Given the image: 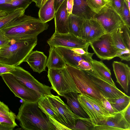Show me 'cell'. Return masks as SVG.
<instances>
[{"mask_svg": "<svg viewBox=\"0 0 130 130\" xmlns=\"http://www.w3.org/2000/svg\"><path fill=\"white\" fill-rule=\"evenodd\" d=\"M49 25L39 18L24 14L13 19L2 29L11 41L17 42L37 38Z\"/></svg>", "mask_w": 130, "mask_h": 130, "instance_id": "obj_1", "label": "cell"}, {"mask_svg": "<svg viewBox=\"0 0 130 130\" xmlns=\"http://www.w3.org/2000/svg\"><path fill=\"white\" fill-rule=\"evenodd\" d=\"M17 119L24 130H56L39 107L38 102H23L19 108Z\"/></svg>", "mask_w": 130, "mask_h": 130, "instance_id": "obj_2", "label": "cell"}, {"mask_svg": "<svg viewBox=\"0 0 130 130\" xmlns=\"http://www.w3.org/2000/svg\"><path fill=\"white\" fill-rule=\"evenodd\" d=\"M37 38L8 43L0 50V62L14 66L25 61L37 44Z\"/></svg>", "mask_w": 130, "mask_h": 130, "instance_id": "obj_3", "label": "cell"}, {"mask_svg": "<svg viewBox=\"0 0 130 130\" xmlns=\"http://www.w3.org/2000/svg\"><path fill=\"white\" fill-rule=\"evenodd\" d=\"M47 77L52 89L59 95L63 96L71 92L80 93L65 67L62 69H48Z\"/></svg>", "mask_w": 130, "mask_h": 130, "instance_id": "obj_4", "label": "cell"}, {"mask_svg": "<svg viewBox=\"0 0 130 130\" xmlns=\"http://www.w3.org/2000/svg\"><path fill=\"white\" fill-rule=\"evenodd\" d=\"M65 68L72 77L80 94H86L101 101L102 93L92 80L86 70L66 63Z\"/></svg>", "mask_w": 130, "mask_h": 130, "instance_id": "obj_5", "label": "cell"}, {"mask_svg": "<svg viewBox=\"0 0 130 130\" xmlns=\"http://www.w3.org/2000/svg\"><path fill=\"white\" fill-rule=\"evenodd\" d=\"M111 1L90 19L98 22L106 33H111L116 29L125 25L121 16L112 6Z\"/></svg>", "mask_w": 130, "mask_h": 130, "instance_id": "obj_6", "label": "cell"}, {"mask_svg": "<svg viewBox=\"0 0 130 130\" xmlns=\"http://www.w3.org/2000/svg\"><path fill=\"white\" fill-rule=\"evenodd\" d=\"M1 76L4 81L15 96L23 102H35L41 97L37 92L29 88L19 82L11 73Z\"/></svg>", "mask_w": 130, "mask_h": 130, "instance_id": "obj_7", "label": "cell"}, {"mask_svg": "<svg viewBox=\"0 0 130 130\" xmlns=\"http://www.w3.org/2000/svg\"><path fill=\"white\" fill-rule=\"evenodd\" d=\"M11 73L21 83L37 92L41 97L50 95L52 89L50 87L38 81L28 71L19 66Z\"/></svg>", "mask_w": 130, "mask_h": 130, "instance_id": "obj_8", "label": "cell"}, {"mask_svg": "<svg viewBox=\"0 0 130 130\" xmlns=\"http://www.w3.org/2000/svg\"><path fill=\"white\" fill-rule=\"evenodd\" d=\"M47 42L50 47L80 48L87 51L89 45V43L83 39L70 33L59 34L55 32Z\"/></svg>", "mask_w": 130, "mask_h": 130, "instance_id": "obj_9", "label": "cell"}, {"mask_svg": "<svg viewBox=\"0 0 130 130\" xmlns=\"http://www.w3.org/2000/svg\"><path fill=\"white\" fill-rule=\"evenodd\" d=\"M89 44L101 59L109 60L116 57L117 51L112 45L110 33H106Z\"/></svg>", "mask_w": 130, "mask_h": 130, "instance_id": "obj_10", "label": "cell"}, {"mask_svg": "<svg viewBox=\"0 0 130 130\" xmlns=\"http://www.w3.org/2000/svg\"><path fill=\"white\" fill-rule=\"evenodd\" d=\"M47 96L50 103L59 115L65 125L70 130H73L78 116L73 112L59 96L52 94Z\"/></svg>", "mask_w": 130, "mask_h": 130, "instance_id": "obj_11", "label": "cell"}, {"mask_svg": "<svg viewBox=\"0 0 130 130\" xmlns=\"http://www.w3.org/2000/svg\"><path fill=\"white\" fill-rule=\"evenodd\" d=\"M130 130V124L125 119L123 111L107 117L95 126L94 130Z\"/></svg>", "mask_w": 130, "mask_h": 130, "instance_id": "obj_12", "label": "cell"}, {"mask_svg": "<svg viewBox=\"0 0 130 130\" xmlns=\"http://www.w3.org/2000/svg\"><path fill=\"white\" fill-rule=\"evenodd\" d=\"M47 96L41 97L38 101L39 107L55 127L56 130H70L65 125L59 115L50 103Z\"/></svg>", "mask_w": 130, "mask_h": 130, "instance_id": "obj_13", "label": "cell"}, {"mask_svg": "<svg viewBox=\"0 0 130 130\" xmlns=\"http://www.w3.org/2000/svg\"><path fill=\"white\" fill-rule=\"evenodd\" d=\"M86 71L92 80L106 98H118L126 95L117 87L101 79L95 73L93 69Z\"/></svg>", "mask_w": 130, "mask_h": 130, "instance_id": "obj_14", "label": "cell"}, {"mask_svg": "<svg viewBox=\"0 0 130 130\" xmlns=\"http://www.w3.org/2000/svg\"><path fill=\"white\" fill-rule=\"evenodd\" d=\"M117 82L127 93L130 80V68L128 65L121 62L114 61L112 64Z\"/></svg>", "mask_w": 130, "mask_h": 130, "instance_id": "obj_15", "label": "cell"}, {"mask_svg": "<svg viewBox=\"0 0 130 130\" xmlns=\"http://www.w3.org/2000/svg\"><path fill=\"white\" fill-rule=\"evenodd\" d=\"M65 0L55 12L54 15L55 32L59 34L69 33L68 17L67 3Z\"/></svg>", "mask_w": 130, "mask_h": 130, "instance_id": "obj_16", "label": "cell"}, {"mask_svg": "<svg viewBox=\"0 0 130 130\" xmlns=\"http://www.w3.org/2000/svg\"><path fill=\"white\" fill-rule=\"evenodd\" d=\"M47 59V57L43 52L32 51L25 62L28 63L34 71L40 73L45 71Z\"/></svg>", "mask_w": 130, "mask_h": 130, "instance_id": "obj_17", "label": "cell"}, {"mask_svg": "<svg viewBox=\"0 0 130 130\" xmlns=\"http://www.w3.org/2000/svg\"><path fill=\"white\" fill-rule=\"evenodd\" d=\"M55 47L66 63L77 68L79 62L82 59L91 62L92 59V56L78 54L71 48L61 46Z\"/></svg>", "mask_w": 130, "mask_h": 130, "instance_id": "obj_18", "label": "cell"}, {"mask_svg": "<svg viewBox=\"0 0 130 130\" xmlns=\"http://www.w3.org/2000/svg\"><path fill=\"white\" fill-rule=\"evenodd\" d=\"M78 95V93L71 92L64 94L63 96L67 100V105L74 114L81 117L90 118L80 104Z\"/></svg>", "mask_w": 130, "mask_h": 130, "instance_id": "obj_19", "label": "cell"}, {"mask_svg": "<svg viewBox=\"0 0 130 130\" xmlns=\"http://www.w3.org/2000/svg\"><path fill=\"white\" fill-rule=\"evenodd\" d=\"M91 62L95 73L101 79L116 87L111 76L110 69L101 61L92 59Z\"/></svg>", "mask_w": 130, "mask_h": 130, "instance_id": "obj_20", "label": "cell"}, {"mask_svg": "<svg viewBox=\"0 0 130 130\" xmlns=\"http://www.w3.org/2000/svg\"><path fill=\"white\" fill-rule=\"evenodd\" d=\"M78 99L81 106L95 126L103 120L83 94H78Z\"/></svg>", "mask_w": 130, "mask_h": 130, "instance_id": "obj_21", "label": "cell"}, {"mask_svg": "<svg viewBox=\"0 0 130 130\" xmlns=\"http://www.w3.org/2000/svg\"><path fill=\"white\" fill-rule=\"evenodd\" d=\"M86 1L73 0L72 14L85 19H90L96 13L91 10L87 4Z\"/></svg>", "mask_w": 130, "mask_h": 130, "instance_id": "obj_22", "label": "cell"}, {"mask_svg": "<svg viewBox=\"0 0 130 130\" xmlns=\"http://www.w3.org/2000/svg\"><path fill=\"white\" fill-rule=\"evenodd\" d=\"M66 64L65 61L55 47H50L46 66L48 69H62L65 67Z\"/></svg>", "mask_w": 130, "mask_h": 130, "instance_id": "obj_23", "label": "cell"}, {"mask_svg": "<svg viewBox=\"0 0 130 130\" xmlns=\"http://www.w3.org/2000/svg\"><path fill=\"white\" fill-rule=\"evenodd\" d=\"M17 116L11 111L8 107L0 101V123L10 125L14 128L17 126L15 122Z\"/></svg>", "mask_w": 130, "mask_h": 130, "instance_id": "obj_24", "label": "cell"}, {"mask_svg": "<svg viewBox=\"0 0 130 130\" xmlns=\"http://www.w3.org/2000/svg\"><path fill=\"white\" fill-rule=\"evenodd\" d=\"M54 0H47L40 8L39 18L43 22L46 23L52 19L55 12L54 8Z\"/></svg>", "mask_w": 130, "mask_h": 130, "instance_id": "obj_25", "label": "cell"}, {"mask_svg": "<svg viewBox=\"0 0 130 130\" xmlns=\"http://www.w3.org/2000/svg\"><path fill=\"white\" fill-rule=\"evenodd\" d=\"M85 19L72 14L69 15L68 17L69 33L79 37Z\"/></svg>", "mask_w": 130, "mask_h": 130, "instance_id": "obj_26", "label": "cell"}, {"mask_svg": "<svg viewBox=\"0 0 130 130\" xmlns=\"http://www.w3.org/2000/svg\"><path fill=\"white\" fill-rule=\"evenodd\" d=\"M90 27L86 41L89 43L106 33L101 25L96 21L90 19Z\"/></svg>", "mask_w": 130, "mask_h": 130, "instance_id": "obj_27", "label": "cell"}, {"mask_svg": "<svg viewBox=\"0 0 130 130\" xmlns=\"http://www.w3.org/2000/svg\"><path fill=\"white\" fill-rule=\"evenodd\" d=\"M107 98L117 112L122 111L130 103V97L126 95L118 98Z\"/></svg>", "mask_w": 130, "mask_h": 130, "instance_id": "obj_28", "label": "cell"}, {"mask_svg": "<svg viewBox=\"0 0 130 130\" xmlns=\"http://www.w3.org/2000/svg\"><path fill=\"white\" fill-rule=\"evenodd\" d=\"M83 94L90 103L98 114L103 118V120L112 115L105 109L101 101L87 94Z\"/></svg>", "mask_w": 130, "mask_h": 130, "instance_id": "obj_29", "label": "cell"}, {"mask_svg": "<svg viewBox=\"0 0 130 130\" xmlns=\"http://www.w3.org/2000/svg\"><path fill=\"white\" fill-rule=\"evenodd\" d=\"M32 2V0H13L10 4L0 7L9 14L18 8L25 10Z\"/></svg>", "mask_w": 130, "mask_h": 130, "instance_id": "obj_30", "label": "cell"}, {"mask_svg": "<svg viewBox=\"0 0 130 130\" xmlns=\"http://www.w3.org/2000/svg\"><path fill=\"white\" fill-rule=\"evenodd\" d=\"M95 126L90 118H84L78 116L73 130H94Z\"/></svg>", "mask_w": 130, "mask_h": 130, "instance_id": "obj_31", "label": "cell"}, {"mask_svg": "<svg viewBox=\"0 0 130 130\" xmlns=\"http://www.w3.org/2000/svg\"><path fill=\"white\" fill-rule=\"evenodd\" d=\"M110 34L112 45L117 51L127 48L122 38L120 27L116 29Z\"/></svg>", "mask_w": 130, "mask_h": 130, "instance_id": "obj_32", "label": "cell"}, {"mask_svg": "<svg viewBox=\"0 0 130 130\" xmlns=\"http://www.w3.org/2000/svg\"><path fill=\"white\" fill-rule=\"evenodd\" d=\"M25 10L22 8H17L7 16L0 19V29H2L15 18L24 14Z\"/></svg>", "mask_w": 130, "mask_h": 130, "instance_id": "obj_33", "label": "cell"}, {"mask_svg": "<svg viewBox=\"0 0 130 130\" xmlns=\"http://www.w3.org/2000/svg\"><path fill=\"white\" fill-rule=\"evenodd\" d=\"M111 0H87L86 3L91 10L97 13Z\"/></svg>", "mask_w": 130, "mask_h": 130, "instance_id": "obj_34", "label": "cell"}, {"mask_svg": "<svg viewBox=\"0 0 130 130\" xmlns=\"http://www.w3.org/2000/svg\"><path fill=\"white\" fill-rule=\"evenodd\" d=\"M130 10H129L127 1L122 0V6L121 17L125 24L130 28Z\"/></svg>", "mask_w": 130, "mask_h": 130, "instance_id": "obj_35", "label": "cell"}, {"mask_svg": "<svg viewBox=\"0 0 130 130\" xmlns=\"http://www.w3.org/2000/svg\"><path fill=\"white\" fill-rule=\"evenodd\" d=\"M122 38L126 48L130 50V28L125 25L120 27Z\"/></svg>", "mask_w": 130, "mask_h": 130, "instance_id": "obj_36", "label": "cell"}, {"mask_svg": "<svg viewBox=\"0 0 130 130\" xmlns=\"http://www.w3.org/2000/svg\"><path fill=\"white\" fill-rule=\"evenodd\" d=\"M101 94V101L105 109L111 115L117 113L113 108L107 98L102 93Z\"/></svg>", "mask_w": 130, "mask_h": 130, "instance_id": "obj_37", "label": "cell"}, {"mask_svg": "<svg viewBox=\"0 0 130 130\" xmlns=\"http://www.w3.org/2000/svg\"><path fill=\"white\" fill-rule=\"evenodd\" d=\"M115 57H119L121 60L127 61L130 60V50L127 48L117 51Z\"/></svg>", "mask_w": 130, "mask_h": 130, "instance_id": "obj_38", "label": "cell"}, {"mask_svg": "<svg viewBox=\"0 0 130 130\" xmlns=\"http://www.w3.org/2000/svg\"><path fill=\"white\" fill-rule=\"evenodd\" d=\"M15 68L14 66L0 62V76L4 74L11 73L15 70Z\"/></svg>", "mask_w": 130, "mask_h": 130, "instance_id": "obj_39", "label": "cell"}, {"mask_svg": "<svg viewBox=\"0 0 130 130\" xmlns=\"http://www.w3.org/2000/svg\"><path fill=\"white\" fill-rule=\"evenodd\" d=\"M11 41L7 36L4 30L2 29H0V48L3 47Z\"/></svg>", "mask_w": 130, "mask_h": 130, "instance_id": "obj_40", "label": "cell"}, {"mask_svg": "<svg viewBox=\"0 0 130 130\" xmlns=\"http://www.w3.org/2000/svg\"><path fill=\"white\" fill-rule=\"evenodd\" d=\"M77 68L84 70H89L93 69L91 62L83 59L79 62Z\"/></svg>", "mask_w": 130, "mask_h": 130, "instance_id": "obj_41", "label": "cell"}, {"mask_svg": "<svg viewBox=\"0 0 130 130\" xmlns=\"http://www.w3.org/2000/svg\"><path fill=\"white\" fill-rule=\"evenodd\" d=\"M111 4L113 8L121 16L122 6V0H112Z\"/></svg>", "mask_w": 130, "mask_h": 130, "instance_id": "obj_42", "label": "cell"}, {"mask_svg": "<svg viewBox=\"0 0 130 130\" xmlns=\"http://www.w3.org/2000/svg\"><path fill=\"white\" fill-rule=\"evenodd\" d=\"M71 49L75 53L80 55L92 56L94 54L93 53H89L88 51H85L82 48H75Z\"/></svg>", "mask_w": 130, "mask_h": 130, "instance_id": "obj_43", "label": "cell"}, {"mask_svg": "<svg viewBox=\"0 0 130 130\" xmlns=\"http://www.w3.org/2000/svg\"><path fill=\"white\" fill-rule=\"evenodd\" d=\"M122 111L125 119L130 124V103Z\"/></svg>", "mask_w": 130, "mask_h": 130, "instance_id": "obj_44", "label": "cell"}, {"mask_svg": "<svg viewBox=\"0 0 130 130\" xmlns=\"http://www.w3.org/2000/svg\"><path fill=\"white\" fill-rule=\"evenodd\" d=\"M73 4V0H67V7L69 15L72 14Z\"/></svg>", "mask_w": 130, "mask_h": 130, "instance_id": "obj_45", "label": "cell"}, {"mask_svg": "<svg viewBox=\"0 0 130 130\" xmlns=\"http://www.w3.org/2000/svg\"><path fill=\"white\" fill-rule=\"evenodd\" d=\"M65 0H54V8L56 12Z\"/></svg>", "mask_w": 130, "mask_h": 130, "instance_id": "obj_46", "label": "cell"}, {"mask_svg": "<svg viewBox=\"0 0 130 130\" xmlns=\"http://www.w3.org/2000/svg\"><path fill=\"white\" fill-rule=\"evenodd\" d=\"M14 128L12 126L7 125L0 124V130H12Z\"/></svg>", "mask_w": 130, "mask_h": 130, "instance_id": "obj_47", "label": "cell"}, {"mask_svg": "<svg viewBox=\"0 0 130 130\" xmlns=\"http://www.w3.org/2000/svg\"><path fill=\"white\" fill-rule=\"evenodd\" d=\"M8 13L0 7V19L7 16Z\"/></svg>", "mask_w": 130, "mask_h": 130, "instance_id": "obj_48", "label": "cell"}, {"mask_svg": "<svg viewBox=\"0 0 130 130\" xmlns=\"http://www.w3.org/2000/svg\"><path fill=\"white\" fill-rule=\"evenodd\" d=\"M13 0H0L1 5H8L10 4Z\"/></svg>", "mask_w": 130, "mask_h": 130, "instance_id": "obj_49", "label": "cell"}, {"mask_svg": "<svg viewBox=\"0 0 130 130\" xmlns=\"http://www.w3.org/2000/svg\"><path fill=\"white\" fill-rule=\"evenodd\" d=\"M42 0H32L33 2H34L37 7L40 8L41 7V4Z\"/></svg>", "mask_w": 130, "mask_h": 130, "instance_id": "obj_50", "label": "cell"}, {"mask_svg": "<svg viewBox=\"0 0 130 130\" xmlns=\"http://www.w3.org/2000/svg\"><path fill=\"white\" fill-rule=\"evenodd\" d=\"M47 0H42L41 4V7L43 5Z\"/></svg>", "mask_w": 130, "mask_h": 130, "instance_id": "obj_51", "label": "cell"}, {"mask_svg": "<svg viewBox=\"0 0 130 130\" xmlns=\"http://www.w3.org/2000/svg\"><path fill=\"white\" fill-rule=\"evenodd\" d=\"M1 124V123H0V124Z\"/></svg>", "mask_w": 130, "mask_h": 130, "instance_id": "obj_52", "label": "cell"}, {"mask_svg": "<svg viewBox=\"0 0 130 130\" xmlns=\"http://www.w3.org/2000/svg\"><path fill=\"white\" fill-rule=\"evenodd\" d=\"M0 49H1V48H0Z\"/></svg>", "mask_w": 130, "mask_h": 130, "instance_id": "obj_53", "label": "cell"}]
</instances>
